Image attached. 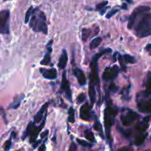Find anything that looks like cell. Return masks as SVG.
<instances>
[{
	"instance_id": "6da1fadb",
	"label": "cell",
	"mask_w": 151,
	"mask_h": 151,
	"mask_svg": "<svg viewBox=\"0 0 151 151\" xmlns=\"http://www.w3.org/2000/svg\"><path fill=\"white\" fill-rule=\"evenodd\" d=\"M30 26L33 31L47 34L48 28L47 17L43 11L36 8L33 10V16L30 20Z\"/></svg>"
},
{
	"instance_id": "7a4b0ae2",
	"label": "cell",
	"mask_w": 151,
	"mask_h": 151,
	"mask_svg": "<svg viewBox=\"0 0 151 151\" xmlns=\"http://www.w3.org/2000/svg\"><path fill=\"white\" fill-rule=\"evenodd\" d=\"M136 35L138 38H145L151 35V13H145L136 27Z\"/></svg>"
},
{
	"instance_id": "3957f363",
	"label": "cell",
	"mask_w": 151,
	"mask_h": 151,
	"mask_svg": "<svg viewBox=\"0 0 151 151\" xmlns=\"http://www.w3.org/2000/svg\"><path fill=\"white\" fill-rule=\"evenodd\" d=\"M117 109L113 107L108 106L105 110L104 113V121H105V127H106V134H107L109 138H110V131L111 127L114 122V119L117 115Z\"/></svg>"
},
{
	"instance_id": "277c9868",
	"label": "cell",
	"mask_w": 151,
	"mask_h": 151,
	"mask_svg": "<svg viewBox=\"0 0 151 151\" xmlns=\"http://www.w3.org/2000/svg\"><path fill=\"white\" fill-rule=\"evenodd\" d=\"M150 10V8L148 6H145V5L138 6L137 8H136L132 12L131 16H130L129 19H128L127 28L129 29V30H131L134 26L136 21L138 19V17L141 16H143L144 14L149 12Z\"/></svg>"
},
{
	"instance_id": "5b68a950",
	"label": "cell",
	"mask_w": 151,
	"mask_h": 151,
	"mask_svg": "<svg viewBox=\"0 0 151 151\" xmlns=\"http://www.w3.org/2000/svg\"><path fill=\"white\" fill-rule=\"evenodd\" d=\"M10 11L3 10L0 13V33L2 34L10 33Z\"/></svg>"
},
{
	"instance_id": "8992f818",
	"label": "cell",
	"mask_w": 151,
	"mask_h": 151,
	"mask_svg": "<svg viewBox=\"0 0 151 151\" xmlns=\"http://www.w3.org/2000/svg\"><path fill=\"white\" fill-rule=\"evenodd\" d=\"M120 72V69L117 66H113L112 67H107L102 73V79L106 82L112 81L117 77Z\"/></svg>"
},
{
	"instance_id": "52a82bcc",
	"label": "cell",
	"mask_w": 151,
	"mask_h": 151,
	"mask_svg": "<svg viewBox=\"0 0 151 151\" xmlns=\"http://www.w3.org/2000/svg\"><path fill=\"white\" fill-rule=\"evenodd\" d=\"M138 115L132 110H128L125 113L122 114L121 121L125 126H129L134 122L138 120Z\"/></svg>"
},
{
	"instance_id": "ba28073f",
	"label": "cell",
	"mask_w": 151,
	"mask_h": 151,
	"mask_svg": "<svg viewBox=\"0 0 151 151\" xmlns=\"http://www.w3.org/2000/svg\"><path fill=\"white\" fill-rule=\"evenodd\" d=\"M80 117L82 120L86 121H91L92 120L91 106L88 103L84 104L81 106L80 109Z\"/></svg>"
},
{
	"instance_id": "9c48e42d",
	"label": "cell",
	"mask_w": 151,
	"mask_h": 151,
	"mask_svg": "<svg viewBox=\"0 0 151 151\" xmlns=\"http://www.w3.org/2000/svg\"><path fill=\"white\" fill-rule=\"evenodd\" d=\"M61 89L63 91H64L65 94H66V97L68 98L69 101L72 102V92L70 88H69V82H68L67 79H66V71L63 73V75H62V81L61 84Z\"/></svg>"
},
{
	"instance_id": "30bf717a",
	"label": "cell",
	"mask_w": 151,
	"mask_h": 151,
	"mask_svg": "<svg viewBox=\"0 0 151 151\" xmlns=\"http://www.w3.org/2000/svg\"><path fill=\"white\" fill-rule=\"evenodd\" d=\"M138 111L142 113H149L151 112V99L141 100L138 102L137 105Z\"/></svg>"
},
{
	"instance_id": "8fae6325",
	"label": "cell",
	"mask_w": 151,
	"mask_h": 151,
	"mask_svg": "<svg viewBox=\"0 0 151 151\" xmlns=\"http://www.w3.org/2000/svg\"><path fill=\"white\" fill-rule=\"evenodd\" d=\"M43 77L48 80H55L57 77V70L55 69H40Z\"/></svg>"
},
{
	"instance_id": "7c38bea8",
	"label": "cell",
	"mask_w": 151,
	"mask_h": 151,
	"mask_svg": "<svg viewBox=\"0 0 151 151\" xmlns=\"http://www.w3.org/2000/svg\"><path fill=\"white\" fill-rule=\"evenodd\" d=\"M74 74L75 77H77L78 83L80 86H84L86 84V77L85 74L81 69H78V68H75L73 70Z\"/></svg>"
},
{
	"instance_id": "4fadbf2b",
	"label": "cell",
	"mask_w": 151,
	"mask_h": 151,
	"mask_svg": "<svg viewBox=\"0 0 151 151\" xmlns=\"http://www.w3.org/2000/svg\"><path fill=\"white\" fill-rule=\"evenodd\" d=\"M49 102H46L45 104H44V106H42V108H41V109H40L39 111L37 113V114L34 117V121L35 123H39L41 121V120H43V119H44L46 117V115L45 117H44V114H45V113H47V109L48 106H49Z\"/></svg>"
},
{
	"instance_id": "5bb4252c",
	"label": "cell",
	"mask_w": 151,
	"mask_h": 151,
	"mask_svg": "<svg viewBox=\"0 0 151 151\" xmlns=\"http://www.w3.org/2000/svg\"><path fill=\"white\" fill-rule=\"evenodd\" d=\"M68 62V55L66 50L63 49V52H62L61 55L60 57V59H59L58 62V67L61 69H64L66 68V65H67Z\"/></svg>"
},
{
	"instance_id": "9a60e30c",
	"label": "cell",
	"mask_w": 151,
	"mask_h": 151,
	"mask_svg": "<svg viewBox=\"0 0 151 151\" xmlns=\"http://www.w3.org/2000/svg\"><path fill=\"white\" fill-rule=\"evenodd\" d=\"M88 95H89L90 101L91 104L95 103V100H96V90H95V84L90 82L89 88H88Z\"/></svg>"
},
{
	"instance_id": "2e32d148",
	"label": "cell",
	"mask_w": 151,
	"mask_h": 151,
	"mask_svg": "<svg viewBox=\"0 0 151 151\" xmlns=\"http://www.w3.org/2000/svg\"><path fill=\"white\" fill-rule=\"evenodd\" d=\"M24 95H23V94H21V95L16 96V97L14 98V100H13V102L10 103V105L9 106V109H17L19 107V106H20L22 100L24 99Z\"/></svg>"
},
{
	"instance_id": "e0dca14e",
	"label": "cell",
	"mask_w": 151,
	"mask_h": 151,
	"mask_svg": "<svg viewBox=\"0 0 151 151\" xmlns=\"http://www.w3.org/2000/svg\"><path fill=\"white\" fill-rule=\"evenodd\" d=\"M151 94V72H149L147 74V81H146V91L143 92V95L145 97L148 96Z\"/></svg>"
},
{
	"instance_id": "ac0fdd59",
	"label": "cell",
	"mask_w": 151,
	"mask_h": 151,
	"mask_svg": "<svg viewBox=\"0 0 151 151\" xmlns=\"http://www.w3.org/2000/svg\"><path fill=\"white\" fill-rule=\"evenodd\" d=\"M102 38L101 37H97V38H94L91 40V41L89 44V47L91 49H95L97 47H99L100 44L102 42Z\"/></svg>"
},
{
	"instance_id": "d6986e66",
	"label": "cell",
	"mask_w": 151,
	"mask_h": 151,
	"mask_svg": "<svg viewBox=\"0 0 151 151\" xmlns=\"http://www.w3.org/2000/svg\"><path fill=\"white\" fill-rule=\"evenodd\" d=\"M51 50H52V49H51V48H49L48 52H47V53H46L44 58H43V60L41 61V65H49V63H50V61H51V58H50Z\"/></svg>"
},
{
	"instance_id": "ffe728a7",
	"label": "cell",
	"mask_w": 151,
	"mask_h": 151,
	"mask_svg": "<svg viewBox=\"0 0 151 151\" xmlns=\"http://www.w3.org/2000/svg\"><path fill=\"white\" fill-rule=\"evenodd\" d=\"M68 120L69 122H74L75 118H74V110L72 107L69 108L68 111Z\"/></svg>"
},
{
	"instance_id": "44dd1931",
	"label": "cell",
	"mask_w": 151,
	"mask_h": 151,
	"mask_svg": "<svg viewBox=\"0 0 151 151\" xmlns=\"http://www.w3.org/2000/svg\"><path fill=\"white\" fill-rule=\"evenodd\" d=\"M84 135H85L86 138L87 140L89 141V142H94L95 141V136H94L93 133L91 132L90 130H86L85 133H84Z\"/></svg>"
},
{
	"instance_id": "7402d4cb",
	"label": "cell",
	"mask_w": 151,
	"mask_h": 151,
	"mask_svg": "<svg viewBox=\"0 0 151 151\" xmlns=\"http://www.w3.org/2000/svg\"><path fill=\"white\" fill-rule=\"evenodd\" d=\"M147 137V134H141L140 136H138L136 138V139L135 140V145L138 146V145H141L142 144H143V142H145V138Z\"/></svg>"
},
{
	"instance_id": "603a6c76",
	"label": "cell",
	"mask_w": 151,
	"mask_h": 151,
	"mask_svg": "<svg viewBox=\"0 0 151 151\" xmlns=\"http://www.w3.org/2000/svg\"><path fill=\"white\" fill-rule=\"evenodd\" d=\"M33 7H30L29 8V9L27 10V13H26V15H25V19H24V22H25L26 24H27L29 22H30V19H31L32 16H33Z\"/></svg>"
},
{
	"instance_id": "cb8c5ba5",
	"label": "cell",
	"mask_w": 151,
	"mask_h": 151,
	"mask_svg": "<svg viewBox=\"0 0 151 151\" xmlns=\"http://www.w3.org/2000/svg\"><path fill=\"white\" fill-rule=\"evenodd\" d=\"M91 34V30L88 28H83L82 30V40L84 41H86Z\"/></svg>"
},
{
	"instance_id": "d4e9b609",
	"label": "cell",
	"mask_w": 151,
	"mask_h": 151,
	"mask_svg": "<svg viewBox=\"0 0 151 151\" xmlns=\"http://www.w3.org/2000/svg\"><path fill=\"white\" fill-rule=\"evenodd\" d=\"M123 58H124L125 63H131V64H134L136 63V59L134 58V57L131 56L130 55H125L123 56Z\"/></svg>"
},
{
	"instance_id": "484cf974",
	"label": "cell",
	"mask_w": 151,
	"mask_h": 151,
	"mask_svg": "<svg viewBox=\"0 0 151 151\" xmlns=\"http://www.w3.org/2000/svg\"><path fill=\"white\" fill-rule=\"evenodd\" d=\"M107 5H108L107 1H103V2L97 4L96 6V10H101L104 9Z\"/></svg>"
},
{
	"instance_id": "4316f807",
	"label": "cell",
	"mask_w": 151,
	"mask_h": 151,
	"mask_svg": "<svg viewBox=\"0 0 151 151\" xmlns=\"http://www.w3.org/2000/svg\"><path fill=\"white\" fill-rule=\"evenodd\" d=\"M85 100H86V95L84 94V93H81V94H80V95L77 96V103H79V104L83 103V102H84Z\"/></svg>"
},
{
	"instance_id": "83f0119b",
	"label": "cell",
	"mask_w": 151,
	"mask_h": 151,
	"mask_svg": "<svg viewBox=\"0 0 151 151\" xmlns=\"http://www.w3.org/2000/svg\"><path fill=\"white\" fill-rule=\"evenodd\" d=\"M118 11H119L118 9H113V10H111L109 11V13H108L107 14H106V17L107 18V19H110V18H111L112 16H114V15L116 14V13H117V12H118Z\"/></svg>"
},
{
	"instance_id": "f1b7e54d",
	"label": "cell",
	"mask_w": 151,
	"mask_h": 151,
	"mask_svg": "<svg viewBox=\"0 0 151 151\" xmlns=\"http://www.w3.org/2000/svg\"><path fill=\"white\" fill-rule=\"evenodd\" d=\"M77 142L79 145H80L81 146H84V147H91V144L88 143V142H86L84 140H81V139H77Z\"/></svg>"
},
{
	"instance_id": "f546056e",
	"label": "cell",
	"mask_w": 151,
	"mask_h": 151,
	"mask_svg": "<svg viewBox=\"0 0 151 151\" xmlns=\"http://www.w3.org/2000/svg\"><path fill=\"white\" fill-rule=\"evenodd\" d=\"M118 60H119V61H120V66H121L122 69L123 70H125L126 67H125V63H124L125 61H124V58H123V57H122L121 55H119Z\"/></svg>"
},
{
	"instance_id": "4dcf8cb0",
	"label": "cell",
	"mask_w": 151,
	"mask_h": 151,
	"mask_svg": "<svg viewBox=\"0 0 151 151\" xmlns=\"http://www.w3.org/2000/svg\"><path fill=\"white\" fill-rule=\"evenodd\" d=\"M94 127L95 128V130L97 131H99L100 133H101V134H102V136L103 137V136H102V128H101V125L98 122H96V123L95 124V125H94Z\"/></svg>"
},
{
	"instance_id": "1f68e13d",
	"label": "cell",
	"mask_w": 151,
	"mask_h": 151,
	"mask_svg": "<svg viewBox=\"0 0 151 151\" xmlns=\"http://www.w3.org/2000/svg\"><path fill=\"white\" fill-rule=\"evenodd\" d=\"M11 146V141L10 140H8L5 144V150H8L10 148Z\"/></svg>"
},
{
	"instance_id": "d6a6232c",
	"label": "cell",
	"mask_w": 151,
	"mask_h": 151,
	"mask_svg": "<svg viewBox=\"0 0 151 151\" xmlns=\"http://www.w3.org/2000/svg\"><path fill=\"white\" fill-rule=\"evenodd\" d=\"M145 50L149 53L150 55H151V44H148L145 47Z\"/></svg>"
},
{
	"instance_id": "836d02e7",
	"label": "cell",
	"mask_w": 151,
	"mask_h": 151,
	"mask_svg": "<svg viewBox=\"0 0 151 151\" xmlns=\"http://www.w3.org/2000/svg\"><path fill=\"white\" fill-rule=\"evenodd\" d=\"M110 90L112 91V92H115V91H117V87L114 85L113 84H112L110 86Z\"/></svg>"
},
{
	"instance_id": "e575fe53",
	"label": "cell",
	"mask_w": 151,
	"mask_h": 151,
	"mask_svg": "<svg viewBox=\"0 0 151 151\" xmlns=\"http://www.w3.org/2000/svg\"><path fill=\"white\" fill-rule=\"evenodd\" d=\"M48 133H49V131H44V133H42V134H41V138H44V137L47 136V135L48 134Z\"/></svg>"
},
{
	"instance_id": "d590c367",
	"label": "cell",
	"mask_w": 151,
	"mask_h": 151,
	"mask_svg": "<svg viewBox=\"0 0 151 151\" xmlns=\"http://www.w3.org/2000/svg\"><path fill=\"white\" fill-rule=\"evenodd\" d=\"M117 151H129V149L127 148H121L118 150Z\"/></svg>"
},
{
	"instance_id": "8d00e7d4",
	"label": "cell",
	"mask_w": 151,
	"mask_h": 151,
	"mask_svg": "<svg viewBox=\"0 0 151 151\" xmlns=\"http://www.w3.org/2000/svg\"><path fill=\"white\" fill-rule=\"evenodd\" d=\"M124 1L128 2V3H132V2H133V0H124Z\"/></svg>"
},
{
	"instance_id": "74e56055",
	"label": "cell",
	"mask_w": 151,
	"mask_h": 151,
	"mask_svg": "<svg viewBox=\"0 0 151 151\" xmlns=\"http://www.w3.org/2000/svg\"><path fill=\"white\" fill-rule=\"evenodd\" d=\"M4 1H10V0H4Z\"/></svg>"
},
{
	"instance_id": "f35d334b",
	"label": "cell",
	"mask_w": 151,
	"mask_h": 151,
	"mask_svg": "<svg viewBox=\"0 0 151 151\" xmlns=\"http://www.w3.org/2000/svg\"><path fill=\"white\" fill-rule=\"evenodd\" d=\"M69 151H72V150H69Z\"/></svg>"
}]
</instances>
